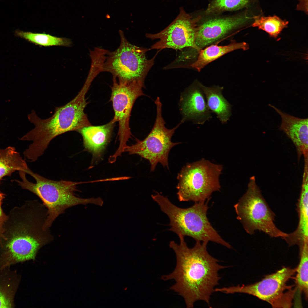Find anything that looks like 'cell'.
<instances>
[{"mask_svg": "<svg viewBox=\"0 0 308 308\" xmlns=\"http://www.w3.org/2000/svg\"><path fill=\"white\" fill-rule=\"evenodd\" d=\"M178 236L179 244L172 241L169 244L175 254L176 267L172 273L161 278L164 281L174 280L175 283L170 289L183 297L187 307H193L199 300L209 305L210 296L221 278L218 272L227 267L220 265L219 261L208 253V242L196 241L190 248L184 236Z\"/></svg>", "mask_w": 308, "mask_h": 308, "instance_id": "6da1fadb", "label": "cell"}, {"mask_svg": "<svg viewBox=\"0 0 308 308\" xmlns=\"http://www.w3.org/2000/svg\"><path fill=\"white\" fill-rule=\"evenodd\" d=\"M47 215L46 208L36 200L10 211L0 237V254L6 263L34 260L40 249L53 240L50 228L44 227Z\"/></svg>", "mask_w": 308, "mask_h": 308, "instance_id": "7a4b0ae2", "label": "cell"}, {"mask_svg": "<svg viewBox=\"0 0 308 308\" xmlns=\"http://www.w3.org/2000/svg\"><path fill=\"white\" fill-rule=\"evenodd\" d=\"M91 83L86 80L77 95L66 104L56 107L54 114L50 117L41 119L34 110L29 115V119L35 127L21 139L32 141L23 153L27 159L31 162L36 161L56 136L68 131H76L84 127L91 125L84 112L88 103L86 95Z\"/></svg>", "mask_w": 308, "mask_h": 308, "instance_id": "3957f363", "label": "cell"}, {"mask_svg": "<svg viewBox=\"0 0 308 308\" xmlns=\"http://www.w3.org/2000/svg\"><path fill=\"white\" fill-rule=\"evenodd\" d=\"M21 180H15L23 189L31 192L42 200L47 208L48 215L44 226L50 228L54 221L67 209L78 205L93 204L102 206L103 201L100 197L82 198L75 195L77 185L85 182L61 180L55 181L46 178L29 169L26 173L19 171Z\"/></svg>", "mask_w": 308, "mask_h": 308, "instance_id": "277c9868", "label": "cell"}, {"mask_svg": "<svg viewBox=\"0 0 308 308\" xmlns=\"http://www.w3.org/2000/svg\"><path fill=\"white\" fill-rule=\"evenodd\" d=\"M151 197L170 220L169 230L178 236L191 237L196 241H212L229 248L232 246L224 240L211 225L207 216L208 201L195 202L192 206L182 208L173 204L157 192Z\"/></svg>", "mask_w": 308, "mask_h": 308, "instance_id": "5b68a950", "label": "cell"}, {"mask_svg": "<svg viewBox=\"0 0 308 308\" xmlns=\"http://www.w3.org/2000/svg\"><path fill=\"white\" fill-rule=\"evenodd\" d=\"M119 33L120 44L114 51L107 50L102 72L111 73L113 78L118 79L119 83H129L136 81L144 83L156 56L148 59L145 54L149 49L132 44L127 40L123 32Z\"/></svg>", "mask_w": 308, "mask_h": 308, "instance_id": "8992f818", "label": "cell"}, {"mask_svg": "<svg viewBox=\"0 0 308 308\" xmlns=\"http://www.w3.org/2000/svg\"><path fill=\"white\" fill-rule=\"evenodd\" d=\"M234 207L237 219L248 234L258 230L272 238L283 239L287 236V233L275 225V215L263 196L255 176L250 178L246 192Z\"/></svg>", "mask_w": 308, "mask_h": 308, "instance_id": "52a82bcc", "label": "cell"}, {"mask_svg": "<svg viewBox=\"0 0 308 308\" xmlns=\"http://www.w3.org/2000/svg\"><path fill=\"white\" fill-rule=\"evenodd\" d=\"M222 166L202 159L184 166L177 177V194L180 201L204 202L220 188Z\"/></svg>", "mask_w": 308, "mask_h": 308, "instance_id": "ba28073f", "label": "cell"}, {"mask_svg": "<svg viewBox=\"0 0 308 308\" xmlns=\"http://www.w3.org/2000/svg\"><path fill=\"white\" fill-rule=\"evenodd\" d=\"M155 103L157 108L156 117L151 132L143 140L137 139L135 144L127 145L124 151L129 154H136L148 160L151 172L154 171L159 163L169 169L168 157L169 151L174 146L181 143L173 142L171 139L175 130L182 123L171 129L166 128L162 116V105L159 97Z\"/></svg>", "mask_w": 308, "mask_h": 308, "instance_id": "9c48e42d", "label": "cell"}, {"mask_svg": "<svg viewBox=\"0 0 308 308\" xmlns=\"http://www.w3.org/2000/svg\"><path fill=\"white\" fill-rule=\"evenodd\" d=\"M113 80L110 101L114 113L112 120L119 123L118 135L119 141L118 148L112 155L113 159H116L124 152L127 142L131 138L129 123L133 104L138 98L145 95L142 90L144 83L141 81L122 83L118 82L115 78Z\"/></svg>", "mask_w": 308, "mask_h": 308, "instance_id": "30bf717a", "label": "cell"}, {"mask_svg": "<svg viewBox=\"0 0 308 308\" xmlns=\"http://www.w3.org/2000/svg\"><path fill=\"white\" fill-rule=\"evenodd\" d=\"M200 16L193 18L181 7L179 14L167 27L154 34H146L151 39L159 40L151 46V49L172 48L176 50L190 47L199 51L195 43L196 27Z\"/></svg>", "mask_w": 308, "mask_h": 308, "instance_id": "8fae6325", "label": "cell"}, {"mask_svg": "<svg viewBox=\"0 0 308 308\" xmlns=\"http://www.w3.org/2000/svg\"><path fill=\"white\" fill-rule=\"evenodd\" d=\"M296 272V269L283 267L273 273L266 275L262 280L256 283L216 288L214 291L227 294L246 293L268 302L273 307L284 291L291 288L287 285L286 283Z\"/></svg>", "mask_w": 308, "mask_h": 308, "instance_id": "7c38bea8", "label": "cell"}, {"mask_svg": "<svg viewBox=\"0 0 308 308\" xmlns=\"http://www.w3.org/2000/svg\"><path fill=\"white\" fill-rule=\"evenodd\" d=\"M246 11L223 18L208 19L197 25L195 43L199 51L219 41L253 19Z\"/></svg>", "mask_w": 308, "mask_h": 308, "instance_id": "4fadbf2b", "label": "cell"}, {"mask_svg": "<svg viewBox=\"0 0 308 308\" xmlns=\"http://www.w3.org/2000/svg\"><path fill=\"white\" fill-rule=\"evenodd\" d=\"M200 84L196 80L181 94L179 105L181 123L190 121L202 125L212 118Z\"/></svg>", "mask_w": 308, "mask_h": 308, "instance_id": "5bb4252c", "label": "cell"}, {"mask_svg": "<svg viewBox=\"0 0 308 308\" xmlns=\"http://www.w3.org/2000/svg\"><path fill=\"white\" fill-rule=\"evenodd\" d=\"M280 116L281 122L279 129L283 131L294 145L298 161L301 157H308V119L300 118L283 112L269 104Z\"/></svg>", "mask_w": 308, "mask_h": 308, "instance_id": "9a60e30c", "label": "cell"}, {"mask_svg": "<svg viewBox=\"0 0 308 308\" xmlns=\"http://www.w3.org/2000/svg\"><path fill=\"white\" fill-rule=\"evenodd\" d=\"M115 123L112 119L103 125L85 126L76 131L82 137L85 149L93 158L102 156L111 139Z\"/></svg>", "mask_w": 308, "mask_h": 308, "instance_id": "2e32d148", "label": "cell"}, {"mask_svg": "<svg viewBox=\"0 0 308 308\" xmlns=\"http://www.w3.org/2000/svg\"><path fill=\"white\" fill-rule=\"evenodd\" d=\"M308 181L302 180L299 198L297 204L299 217V223L296 230L292 233L287 234L284 240L290 246L297 245L299 250L308 244Z\"/></svg>", "mask_w": 308, "mask_h": 308, "instance_id": "e0dca14e", "label": "cell"}, {"mask_svg": "<svg viewBox=\"0 0 308 308\" xmlns=\"http://www.w3.org/2000/svg\"><path fill=\"white\" fill-rule=\"evenodd\" d=\"M200 85L209 110L216 115L222 124L226 123L231 116L232 106L222 95L223 87L215 85L208 87L201 83Z\"/></svg>", "mask_w": 308, "mask_h": 308, "instance_id": "ac0fdd59", "label": "cell"}, {"mask_svg": "<svg viewBox=\"0 0 308 308\" xmlns=\"http://www.w3.org/2000/svg\"><path fill=\"white\" fill-rule=\"evenodd\" d=\"M205 48L199 51L196 59L190 65L198 72L209 63L225 54L238 49L246 50L248 49L249 46L244 42H238L232 41L225 46H220L214 44Z\"/></svg>", "mask_w": 308, "mask_h": 308, "instance_id": "d6986e66", "label": "cell"}, {"mask_svg": "<svg viewBox=\"0 0 308 308\" xmlns=\"http://www.w3.org/2000/svg\"><path fill=\"white\" fill-rule=\"evenodd\" d=\"M10 267L0 268V308H13L20 277Z\"/></svg>", "mask_w": 308, "mask_h": 308, "instance_id": "ffe728a7", "label": "cell"}, {"mask_svg": "<svg viewBox=\"0 0 308 308\" xmlns=\"http://www.w3.org/2000/svg\"><path fill=\"white\" fill-rule=\"evenodd\" d=\"M29 168L15 147L9 146L0 149V183L2 179L10 176L17 171H25Z\"/></svg>", "mask_w": 308, "mask_h": 308, "instance_id": "44dd1931", "label": "cell"}, {"mask_svg": "<svg viewBox=\"0 0 308 308\" xmlns=\"http://www.w3.org/2000/svg\"><path fill=\"white\" fill-rule=\"evenodd\" d=\"M15 36L24 39L35 45L43 46H62L69 47L72 44L71 40L64 37H58L44 33H33L17 30Z\"/></svg>", "mask_w": 308, "mask_h": 308, "instance_id": "7402d4cb", "label": "cell"}, {"mask_svg": "<svg viewBox=\"0 0 308 308\" xmlns=\"http://www.w3.org/2000/svg\"><path fill=\"white\" fill-rule=\"evenodd\" d=\"M254 21L252 26L257 27L267 33L270 36L277 38L282 30L287 27L289 22L275 15L264 17L253 16Z\"/></svg>", "mask_w": 308, "mask_h": 308, "instance_id": "603a6c76", "label": "cell"}, {"mask_svg": "<svg viewBox=\"0 0 308 308\" xmlns=\"http://www.w3.org/2000/svg\"><path fill=\"white\" fill-rule=\"evenodd\" d=\"M256 0H212L204 14L212 15L226 11L238 10L248 7Z\"/></svg>", "mask_w": 308, "mask_h": 308, "instance_id": "cb8c5ba5", "label": "cell"}, {"mask_svg": "<svg viewBox=\"0 0 308 308\" xmlns=\"http://www.w3.org/2000/svg\"><path fill=\"white\" fill-rule=\"evenodd\" d=\"M301 259L298 267L296 269L297 272L295 282L297 288L303 292L306 299L308 297V246L305 245L300 251Z\"/></svg>", "mask_w": 308, "mask_h": 308, "instance_id": "d4e9b609", "label": "cell"}, {"mask_svg": "<svg viewBox=\"0 0 308 308\" xmlns=\"http://www.w3.org/2000/svg\"><path fill=\"white\" fill-rule=\"evenodd\" d=\"M296 291L289 289L287 292L283 293L282 295L274 305L273 307H290L292 301Z\"/></svg>", "mask_w": 308, "mask_h": 308, "instance_id": "484cf974", "label": "cell"}, {"mask_svg": "<svg viewBox=\"0 0 308 308\" xmlns=\"http://www.w3.org/2000/svg\"><path fill=\"white\" fill-rule=\"evenodd\" d=\"M5 196V194L0 191V237L3 230V225L7 218V215L4 212L1 207Z\"/></svg>", "mask_w": 308, "mask_h": 308, "instance_id": "4316f807", "label": "cell"}, {"mask_svg": "<svg viewBox=\"0 0 308 308\" xmlns=\"http://www.w3.org/2000/svg\"><path fill=\"white\" fill-rule=\"evenodd\" d=\"M299 0L300 3L297 6V9L298 10H301L304 11L306 14L307 13V2L306 1L307 0Z\"/></svg>", "mask_w": 308, "mask_h": 308, "instance_id": "83f0119b", "label": "cell"}]
</instances>
